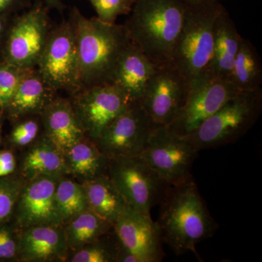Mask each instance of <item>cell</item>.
Listing matches in <instances>:
<instances>
[{"label":"cell","instance_id":"27","mask_svg":"<svg viewBox=\"0 0 262 262\" xmlns=\"http://www.w3.org/2000/svg\"><path fill=\"white\" fill-rule=\"evenodd\" d=\"M119 244L115 232H110L99 239L69 253L67 261L117 262Z\"/></svg>","mask_w":262,"mask_h":262},{"label":"cell","instance_id":"15","mask_svg":"<svg viewBox=\"0 0 262 262\" xmlns=\"http://www.w3.org/2000/svg\"><path fill=\"white\" fill-rule=\"evenodd\" d=\"M119 244L134 253L141 262H160L165 253L163 239L157 222L127 206L113 224Z\"/></svg>","mask_w":262,"mask_h":262},{"label":"cell","instance_id":"26","mask_svg":"<svg viewBox=\"0 0 262 262\" xmlns=\"http://www.w3.org/2000/svg\"><path fill=\"white\" fill-rule=\"evenodd\" d=\"M55 200L58 213L66 223L89 209L87 198L82 184L71 176L61 177L55 192Z\"/></svg>","mask_w":262,"mask_h":262},{"label":"cell","instance_id":"4","mask_svg":"<svg viewBox=\"0 0 262 262\" xmlns=\"http://www.w3.org/2000/svg\"><path fill=\"white\" fill-rule=\"evenodd\" d=\"M225 8L222 3L187 5L172 65L189 87L208 72L213 56L215 23Z\"/></svg>","mask_w":262,"mask_h":262},{"label":"cell","instance_id":"31","mask_svg":"<svg viewBox=\"0 0 262 262\" xmlns=\"http://www.w3.org/2000/svg\"><path fill=\"white\" fill-rule=\"evenodd\" d=\"M92 5L97 18L105 23H116L120 15H129L132 10V0H86Z\"/></svg>","mask_w":262,"mask_h":262},{"label":"cell","instance_id":"23","mask_svg":"<svg viewBox=\"0 0 262 262\" xmlns=\"http://www.w3.org/2000/svg\"><path fill=\"white\" fill-rule=\"evenodd\" d=\"M81 184L89 209L113 225L128 206L107 174Z\"/></svg>","mask_w":262,"mask_h":262},{"label":"cell","instance_id":"34","mask_svg":"<svg viewBox=\"0 0 262 262\" xmlns=\"http://www.w3.org/2000/svg\"><path fill=\"white\" fill-rule=\"evenodd\" d=\"M28 5V0H0V16L5 12L15 8H26Z\"/></svg>","mask_w":262,"mask_h":262},{"label":"cell","instance_id":"30","mask_svg":"<svg viewBox=\"0 0 262 262\" xmlns=\"http://www.w3.org/2000/svg\"><path fill=\"white\" fill-rule=\"evenodd\" d=\"M27 70H22L5 61L0 64V108L6 110Z\"/></svg>","mask_w":262,"mask_h":262},{"label":"cell","instance_id":"36","mask_svg":"<svg viewBox=\"0 0 262 262\" xmlns=\"http://www.w3.org/2000/svg\"><path fill=\"white\" fill-rule=\"evenodd\" d=\"M43 2L46 3L48 8L57 10L58 11H61L63 10V5L61 0H43Z\"/></svg>","mask_w":262,"mask_h":262},{"label":"cell","instance_id":"5","mask_svg":"<svg viewBox=\"0 0 262 262\" xmlns=\"http://www.w3.org/2000/svg\"><path fill=\"white\" fill-rule=\"evenodd\" d=\"M261 110V89L239 92L183 137L198 151L230 144L247 134Z\"/></svg>","mask_w":262,"mask_h":262},{"label":"cell","instance_id":"13","mask_svg":"<svg viewBox=\"0 0 262 262\" xmlns=\"http://www.w3.org/2000/svg\"><path fill=\"white\" fill-rule=\"evenodd\" d=\"M188 91L189 84L173 65L158 67L139 103L157 126H169Z\"/></svg>","mask_w":262,"mask_h":262},{"label":"cell","instance_id":"18","mask_svg":"<svg viewBox=\"0 0 262 262\" xmlns=\"http://www.w3.org/2000/svg\"><path fill=\"white\" fill-rule=\"evenodd\" d=\"M158 67L134 43L124 51L115 71L113 84L129 102H139Z\"/></svg>","mask_w":262,"mask_h":262},{"label":"cell","instance_id":"9","mask_svg":"<svg viewBox=\"0 0 262 262\" xmlns=\"http://www.w3.org/2000/svg\"><path fill=\"white\" fill-rule=\"evenodd\" d=\"M156 127L140 103L131 102L94 142L107 159L139 156Z\"/></svg>","mask_w":262,"mask_h":262},{"label":"cell","instance_id":"12","mask_svg":"<svg viewBox=\"0 0 262 262\" xmlns=\"http://www.w3.org/2000/svg\"><path fill=\"white\" fill-rule=\"evenodd\" d=\"M69 97L86 136L94 141L130 103L113 83L81 89Z\"/></svg>","mask_w":262,"mask_h":262},{"label":"cell","instance_id":"21","mask_svg":"<svg viewBox=\"0 0 262 262\" xmlns=\"http://www.w3.org/2000/svg\"><path fill=\"white\" fill-rule=\"evenodd\" d=\"M242 39L225 8L215 23L213 56L206 75L229 81L234 57Z\"/></svg>","mask_w":262,"mask_h":262},{"label":"cell","instance_id":"14","mask_svg":"<svg viewBox=\"0 0 262 262\" xmlns=\"http://www.w3.org/2000/svg\"><path fill=\"white\" fill-rule=\"evenodd\" d=\"M60 178L41 176L26 180L13 214L18 230L33 226L63 225L55 200Z\"/></svg>","mask_w":262,"mask_h":262},{"label":"cell","instance_id":"20","mask_svg":"<svg viewBox=\"0 0 262 262\" xmlns=\"http://www.w3.org/2000/svg\"><path fill=\"white\" fill-rule=\"evenodd\" d=\"M27 147L20 165V175L25 180L41 176L69 175L63 151L44 132Z\"/></svg>","mask_w":262,"mask_h":262},{"label":"cell","instance_id":"28","mask_svg":"<svg viewBox=\"0 0 262 262\" xmlns=\"http://www.w3.org/2000/svg\"><path fill=\"white\" fill-rule=\"evenodd\" d=\"M26 180L21 176L10 175L0 178V225L13 217L15 206Z\"/></svg>","mask_w":262,"mask_h":262},{"label":"cell","instance_id":"33","mask_svg":"<svg viewBox=\"0 0 262 262\" xmlns=\"http://www.w3.org/2000/svg\"><path fill=\"white\" fill-rule=\"evenodd\" d=\"M16 167V159L11 151H0V178L13 175Z\"/></svg>","mask_w":262,"mask_h":262},{"label":"cell","instance_id":"37","mask_svg":"<svg viewBox=\"0 0 262 262\" xmlns=\"http://www.w3.org/2000/svg\"><path fill=\"white\" fill-rule=\"evenodd\" d=\"M187 6L206 4V3H222V0H179Z\"/></svg>","mask_w":262,"mask_h":262},{"label":"cell","instance_id":"38","mask_svg":"<svg viewBox=\"0 0 262 262\" xmlns=\"http://www.w3.org/2000/svg\"><path fill=\"white\" fill-rule=\"evenodd\" d=\"M132 1L134 2V3H135L136 0H132Z\"/></svg>","mask_w":262,"mask_h":262},{"label":"cell","instance_id":"22","mask_svg":"<svg viewBox=\"0 0 262 262\" xmlns=\"http://www.w3.org/2000/svg\"><path fill=\"white\" fill-rule=\"evenodd\" d=\"M69 176L83 183L107 174L108 159L94 141L81 139L63 152Z\"/></svg>","mask_w":262,"mask_h":262},{"label":"cell","instance_id":"32","mask_svg":"<svg viewBox=\"0 0 262 262\" xmlns=\"http://www.w3.org/2000/svg\"><path fill=\"white\" fill-rule=\"evenodd\" d=\"M18 235L15 226L0 225V261L18 260Z\"/></svg>","mask_w":262,"mask_h":262},{"label":"cell","instance_id":"35","mask_svg":"<svg viewBox=\"0 0 262 262\" xmlns=\"http://www.w3.org/2000/svg\"><path fill=\"white\" fill-rule=\"evenodd\" d=\"M10 25L6 24L3 16H0V43L3 42V41L5 42L6 41Z\"/></svg>","mask_w":262,"mask_h":262},{"label":"cell","instance_id":"7","mask_svg":"<svg viewBox=\"0 0 262 262\" xmlns=\"http://www.w3.org/2000/svg\"><path fill=\"white\" fill-rule=\"evenodd\" d=\"M107 175L127 204L146 215L170 187L140 156L108 159Z\"/></svg>","mask_w":262,"mask_h":262},{"label":"cell","instance_id":"3","mask_svg":"<svg viewBox=\"0 0 262 262\" xmlns=\"http://www.w3.org/2000/svg\"><path fill=\"white\" fill-rule=\"evenodd\" d=\"M187 5L179 0H136L125 24L130 42L157 67L172 64Z\"/></svg>","mask_w":262,"mask_h":262},{"label":"cell","instance_id":"17","mask_svg":"<svg viewBox=\"0 0 262 262\" xmlns=\"http://www.w3.org/2000/svg\"><path fill=\"white\" fill-rule=\"evenodd\" d=\"M40 116L43 132L63 152L86 136L69 96L57 95Z\"/></svg>","mask_w":262,"mask_h":262},{"label":"cell","instance_id":"6","mask_svg":"<svg viewBox=\"0 0 262 262\" xmlns=\"http://www.w3.org/2000/svg\"><path fill=\"white\" fill-rule=\"evenodd\" d=\"M36 69L56 92L72 96L80 91L78 51L70 19L53 27Z\"/></svg>","mask_w":262,"mask_h":262},{"label":"cell","instance_id":"1","mask_svg":"<svg viewBox=\"0 0 262 262\" xmlns=\"http://www.w3.org/2000/svg\"><path fill=\"white\" fill-rule=\"evenodd\" d=\"M157 224L163 242L177 255L195 253L196 246L214 234L212 218L192 176L167 189Z\"/></svg>","mask_w":262,"mask_h":262},{"label":"cell","instance_id":"16","mask_svg":"<svg viewBox=\"0 0 262 262\" xmlns=\"http://www.w3.org/2000/svg\"><path fill=\"white\" fill-rule=\"evenodd\" d=\"M69 253L63 225L33 226L18 230V261H66Z\"/></svg>","mask_w":262,"mask_h":262},{"label":"cell","instance_id":"8","mask_svg":"<svg viewBox=\"0 0 262 262\" xmlns=\"http://www.w3.org/2000/svg\"><path fill=\"white\" fill-rule=\"evenodd\" d=\"M53 27L48 10L35 6L10 24L5 45V62L22 70L36 68Z\"/></svg>","mask_w":262,"mask_h":262},{"label":"cell","instance_id":"2","mask_svg":"<svg viewBox=\"0 0 262 262\" xmlns=\"http://www.w3.org/2000/svg\"><path fill=\"white\" fill-rule=\"evenodd\" d=\"M70 20L77 41L81 89L113 83L120 57L130 42L125 26L88 18L76 8Z\"/></svg>","mask_w":262,"mask_h":262},{"label":"cell","instance_id":"19","mask_svg":"<svg viewBox=\"0 0 262 262\" xmlns=\"http://www.w3.org/2000/svg\"><path fill=\"white\" fill-rule=\"evenodd\" d=\"M58 94L48 85L37 69L27 70L5 110L15 120L40 115Z\"/></svg>","mask_w":262,"mask_h":262},{"label":"cell","instance_id":"24","mask_svg":"<svg viewBox=\"0 0 262 262\" xmlns=\"http://www.w3.org/2000/svg\"><path fill=\"white\" fill-rule=\"evenodd\" d=\"M229 82L239 92L261 89L262 64L256 48L243 38L234 57Z\"/></svg>","mask_w":262,"mask_h":262},{"label":"cell","instance_id":"29","mask_svg":"<svg viewBox=\"0 0 262 262\" xmlns=\"http://www.w3.org/2000/svg\"><path fill=\"white\" fill-rule=\"evenodd\" d=\"M16 122L10 134V141L17 147H27L42 134L40 115L24 117Z\"/></svg>","mask_w":262,"mask_h":262},{"label":"cell","instance_id":"10","mask_svg":"<svg viewBox=\"0 0 262 262\" xmlns=\"http://www.w3.org/2000/svg\"><path fill=\"white\" fill-rule=\"evenodd\" d=\"M198 154V151L184 137L168 126H158L139 156L162 180L171 186L191 176V168Z\"/></svg>","mask_w":262,"mask_h":262},{"label":"cell","instance_id":"25","mask_svg":"<svg viewBox=\"0 0 262 262\" xmlns=\"http://www.w3.org/2000/svg\"><path fill=\"white\" fill-rule=\"evenodd\" d=\"M63 227L70 251L94 242L113 229L111 222L90 209L76 215Z\"/></svg>","mask_w":262,"mask_h":262},{"label":"cell","instance_id":"11","mask_svg":"<svg viewBox=\"0 0 262 262\" xmlns=\"http://www.w3.org/2000/svg\"><path fill=\"white\" fill-rule=\"evenodd\" d=\"M239 92L229 81L205 75L189 85L184 104L168 127L187 136Z\"/></svg>","mask_w":262,"mask_h":262}]
</instances>
